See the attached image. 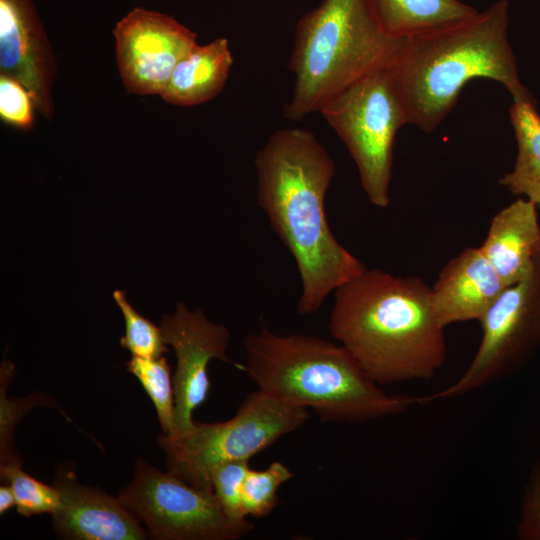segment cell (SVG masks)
Wrapping results in <instances>:
<instances>
[{"instance_id": "cell-1", "label": "cell", "mask_w": 540, "mask_h": 540, "mask_svg": "<svg viewBox=\"0 0 540 540\" xmlns=\"http://www.w3.org/2000/svg\"><path fill=\"white\" fill-rule=\"evenodd\" d=\"M255 167L258 205L297 265V312L313 314L366 268L336 239L326 218L335 163L311 131L286 128L271 134L256 154Z\"/></svg>"}, {"instance_id": "cell-2", "label": "cell", "mask_w": 540, "mask_h": 540, "mask_svg": "<svg viewBox=\"0 0 540 540\" xmlns=\"http://www.w3.org/2000/svg\"><path fill=\"white\" fill-rule=\"evenodd\" d=\"M329 331L379 385L429 380L447 356L431 286L365 268L334 291Z\"/></svg>"}, {"instance_id": "cell-3", "label": "cell", "mask_w": 540, "mask_h": 540, "mask_svg": "<svg viewBox=\"0 0 540 540\" xmlns=\"http://www.w3.org/2000/svg\"><path fill=\"white\" fill-rule=\"evenodd\" d=\"M509 5L499 0L456 22L403 39L386 68L404 104L408 124L434 131L475 78L503 85L519 100L521 83L508 39Z\"/></svg>"}, {"instance_id": "cell-4", "label": "cell", "mask_w": 540, "mask_h": 540, "mask_svg": "<svg viewBox=\"0 0 540 540\" xmlns=\"http://www.w3.org/2000/svg\"><path fill=\"white\" fill-rule=\"evenodd\" d=\"M242 371L257 390L309 408L321 422L362 423L397 416L421 397L387 393L341 344L262 326L244 336Z\"/></svg>"}, {"instance_id": "cell-5", "label": "cell", "mask_w": 540, "mask_h": 540, "mask_svg": "<svg viewBox=\"0 0 540 540\" xmlns=\"http://www.w3.org/2000/svg\"><path fill=\"white\" fill-rule=\"evenodd\" d=\"M403 39L382 28L368 0H323L296 28L290 58L295 81L285 118L300 121L351 84L387 68Z\"/></svg>"}, {"instance_id": "cell-6", "label": "cell", "mask_w": 540, "mask_h": 540, "mask_svg": "<svg viewBox=\"0 0 540 540\" xmlns=\"http://www.w3.org/2000/svg\"><path fill=\"white\" fill-rule=\"evenodd\" d=\"M308 409L259 390L250 393L230 419L196 423L179 436L159 435L167 471L210 492L214 470L227 462L248 460L281 437L302 427Z\"/></svg>"}, {"instance_id": "cell-7", "label": "cell", "mask_w": 540, "mask_h": 540, "mask_svg": "<svg viewBox=\"0 0 540 540\" xmlns=\"http://www.w3.org/2000/svg\"><path fill=\"white\" fill-rule=\"evenodd\" d=\"M319 111L346 145L367 199L374 206L387 207L395 136L408 124L404 104L387 69L351 84Z\"/></svg>"}, {"instance_id": "cell-8", "label": "cell", "mask_w": 540, "mask_h": 540, "mask_svg": "<svg viewBox=\"0 0 540 540\" xmlns=\"http://www.w3.org/2000/svg\"><path fill=\"white\" fill-rule=\"evenodd\" d=\"M118 498L154 540H237L255 527L247 519H230L213 492L162 472L140 457Z\"/></svg>"}, {"instance_id": "cell-9", "label": "cell", "mask_w": 540, "mask_h": 540, "mask_svg": "<svg viewBox=\"0 0 540 540\" xmlns=\"http://www.w3.org/2000/svg\"><path fill=\"white\" fill-rule=\"evenodd\" d=\"M482 337L463 374L422 404L451 399L518 373L540 346V255L531 279L506 287L479 320Z\"/></svg>"}, {"instance_id": "cell-10", "label": "cell", "mask_w": 540, "mask_h": 540, "mask_svg": "<svg viewBox=\"0 0 540 540\" xmlns=\"http://www.w3.org/2000/svg\"><path fill=\"white\" fill-rule=\"evenodd\" d=\"M116 62L129 93L160 95L197 35L175 18L136 7L113 29Z\"/></svg>"}, {"instance_id": "cell-11", "label": "cell", "mask_w": 540, "mask_h": 540, "mask_svg": "<svg viewBox=\"0 0 540 540\" xmlns=\"http://www.w3.org/2000/svg\"><path fill=\"white\" fill-rule=\"evenodd\" d=\"M160 327L166 344L172 346L177 366L173 375L175 393V431L170 437L191 430L193 411L208 396L211 382L207 367L212 359H219L242 370L226 354L230 340L229 329L208 320L200 309L189 310L179 302L172 314H165Z\"/></svg>"}, {"instance_id": "cell-12", "label": "cell", "mask_w": 540, "mask_h": 540, "mask_svg": "<svg viewBox=\"0 0 540 540\" xmlns=\"http://www.w3.org/2000/svg\"><path fill=\"white\" fill-rule=\"evenodd\" d=\"M56 61L32 0H0V74L20 82L35 108L53 117Z\"/></svg>"}, {"instance_id": "cell-13", "label": "cell", "mask_w": 540, "mask_h": 540, "mask_svg": "<svg viewBox=\"0 0 540 540\" xmlns=\"http://www.w3.org/2000/svg\"><path fill=\"white\" fill-rule=\"evenodd\" d=\"M54 486L60 504L51 515L61 538L72 540H144L142 523L117 497L80 484L73 471L61 468Z\"/></svg>"}, {"instance_id": "cell-14", "label": "cell", "mask_w": 540, "mask_h": 540, "mask_svg": "<svg viewBox=\"0 0 540 540\" xmlns=\"http://www.w3.org/2000/svg\"><path fill=\"white\" fill-rule=\"evenodd\" d=\"M506 287L480 247H467L442 267L431 286L436 319L444 328L479 321Z\"/></svg>"}, {"instance_id": "cell-15", "label": "cell", "mask_w": 540, "mask_h": 540, "mask_svg": "<svg viewBox=\"0 0 540 540\" xmlns=\"http://www.w3.org/2000/svg\"><path fill=\"white\" fill-rule=\"evenodd\" d=\"M533 202L519 198L497 212L481 244L507 286L531 279L540 255V226Z\"/></svg>"}, {"instance_id": "cell-16", "label": "cell", "mask_w": 540, "mask_h": 540, "mask_svg": "<svg viewBox=\"0 0 540 540\" xmlns=\"http://www.w3.org/2000/svg\"><path fill=\"white\" fill-rule=\"evenodd\" d=\"M233 57L225 38L198 43L178 62L161 98L172 105L193 106L214 98L226 84Z\"/></svg>"}, {"instance_id": "cell-17", "label": "cell", "mask_w": 540, "mask_h": 540, "mask_svg": "<svg viewBox=\"0 0 540 540\" xmlns=\"http://www.w3.org/2000/svg\"><path fill=\"white\" fill-rule=\"evenodd\" d=\"M509 114L517 157L513 169L499 179V184L540 205V114L532 96L513 100Z\"/></svg>"}, {"instance_id": "cell-18", "label": "cell", "mask_w": 540, "mask_h": 540, "mask_svg": "<svg viewBox=\"0 0 540 540\" xmlns=\"http://www.w3.org/2000/svg\"><path fill=\"white\" fill-rule=\"evenodd\" d=\"M382 28L406 38L467 18L477 10L460 0H368Z\"/></svg>"}, {"instance_id": "cell-19", "label": "cell", "mask_w": 540, "mask_h": 540, "mask_svg": "<svg viewBox=\"0 0 540 540\" xmlns=\"http://www.w3.org/2000/svg\"><path fill=\"white\" fill-rule=\"evenodd\" d=\"M125 365L126 370L138 379L150 397L162 434L172 436L175 431V393L173 376L166 357L132 356Z\"/></svg>"}, {"instance_id": "cell-20", "label": "cell", "mask_w": 540, "mask_h": 540, "mask_svg": "<svg viewBox=\"0 0 540 540\" xmlns=\"http://www.w3.org/2000/svg\"><path fill=\"white\" fill-rule=\"evenodd\" d=\"M1 481L9 484L16 498L17 512L30 517L52 515L60 504V493L55 486L47 485L21 469V465L0 466Z\"/></svg>"}, {"instance_id": "cell-21", "label": "cell", "mask_w": 540, "mask_h": 540, "mask_svg": "<svg viewBox=\"0 0 540 540\" xmlns=\"http://www.w3.org/2000/svg\"><path fill=\"white\" fill-rule=\"evenodd\" d=\"M292 471L280 461L264 470L249 469L242 488L245 514L255 518L269 515L278 505L280 486L293 477Z\"/></svg>"}, {"instance_id": "cell-22", "label": "cell", "mask_w": 540, "mask_h": 540, "mask_svg": "<svg viewBox=\"0 0 540 540\" xmlns=\"http://www.w3.org/2000/svg\"><path fill=\"white\" fill-rule=\"evenodd\" d=\"M113 298L125 320V334L120 339L123 348L132 356L143 358H157L169 351L161 327L139 314L126 299L124 291L115 290Z\"/></svg>"}, {"instance_id": "cell-23", "label": "cell", "mask_w": 540, "mask_h": 540, "mask_svg": "<svg viewBox=\"0 0 540 540\" xmlns=\"http://www.w3.org/2000/svg\"><path fill=\"white\" fill-rule=\"evenodd\" d=\"M248 460L224 463L212 474V489L225 514L234 521L247 519L242 504V488L249 471Z\"/></svg>"}, {"instance_id": "cell-24", "label": "cell", "mask_w": 540, "mask_h": 540, "mask_svg": "<svg viewBox=\"0 0 540 540\" xmlns=\"http://www.w3.org/2000/svg\"><path fill=\"white\" fill-rule=\"evenodd\" d=\"M3 368V367H2ZM1 440H0V466L2 465H21V460L12 445V433L16 424L21 417L25 415L32 407L46 404L45 395L35 394L32 399H21L20 401L12 402L6 398V367L1 371Z\"/></svg>"}, {"instance_id": "cell-25", "label": "cell", "mask_w": 540, "mask_h": 540, "mask_svg": "<svg viewBox=\"0 0 540 540\" xmlns=\"http://www.w3.org/2000/svg\"><path fill=\"white\" fill-rule=\"evenodd\" d=\"M35 107L28 90L17 80L0 74V117L8 125L28 129L33 125Z\"/></svg>"}, {"instance_id": "cell-26", "label": "cell", "mask_w": 540, "mask_h": 540, "mask_svg": "<svg viewBox=\"0 0 540 540\" xmlns=\"http://www.w3.org/2000/svg\"><path fill=\"white\" fill-rule=\"evenodd\" d=\"M516 535L520 540H540V458L524 488Z\"/></svg>"}, {"instance_id": "cell-27", "label": "cell", "mask_w": 540, "mask_h": 540, "mask_svg": "<svg viewBox=\"0 0 540 540\" xmlns=\"http://www.w3.org/2000/svg\"><path fill=\"white\" fill-rule=\"evenodd\" d=\"M13 506H16V498L13 489L9 484L0 486V514L6 513Z\"/></svg>"}]
</instances>
